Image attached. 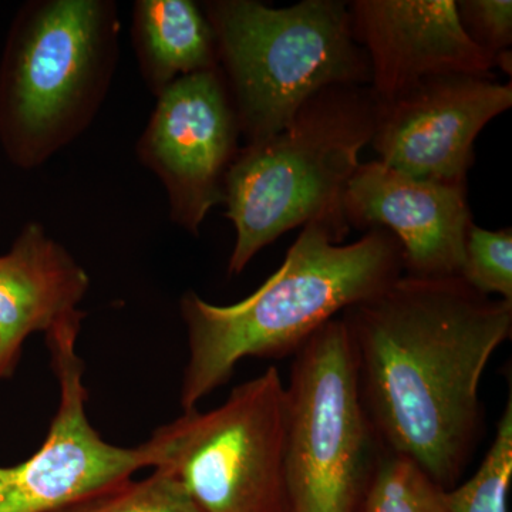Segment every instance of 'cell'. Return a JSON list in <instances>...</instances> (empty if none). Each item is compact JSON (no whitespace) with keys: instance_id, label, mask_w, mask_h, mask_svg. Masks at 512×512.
I'll return each instance as SVG.
<instances>
[{"instance_id":"obj_1","label":"cell","mask_w":512,"mask_h":512,"mask_svg":"<svg viewBox=\"0 0 512 512\" xmlns=\"http://www.w3.org/2000/svg\"><path fill=\"white\" fill-rule=\"evenodd\" d=\"M339 318L382 450L456 487L483 431L481 377L511 338L512 302L461 276L402 275Z\"/></svg>"},{"instance_id":"obj_2","label":"cell","mask_w":512,"mask_h":512,"mask_svg":"<svg viewBox=\"0 0 512 512\" xmlns=\"http://www.w3.org/2000/svg\"><path fill=\"white\" fill-rule=\"evenodd\" d=\"M349 228L323 220L303 225L281 268L244 301L221 306L194 291L181 296L190 349L184 412L228 383L241 360L295 355L330 320L404 275L402 248L390 232L369 229L343 244Z\"/></svg>"},{"instance_id":"obj_3","label":"cell","mask_w":512,"mask_h":512,"mask_svg":"<svg viewBox=\"0 0 512 512\" xmlns=\"http://www.w3.org/2000/svg\"><path fill=\"white\" fill-rule=\"evenodd\" d=\"M377 111L369 86H330L284 130L239 148L224 181L225 217L237 232L229 275L241 274L289 229L318 220L349 225L343 202L360 151L372 143Z\"/></svg>"},{"instance_id":"obj_4","label":"cell","mask_w":512,"mask_h":512,"mask_svg":"<svg viewBox=\"0 0 512 512\" xmlns=\"http://www.w3.org/2000/svg\"><path fill=\"white\" fill-rule=\"evenodd\" d=\"M113 0H30L20 6L0 60V146L35 170L96 119L119 59Z\"/></svg>"},{"instance_id":"obj_5","label":"cell","mask_w":512,"mask_h":512,"mask_svg":"<svg viewBox=\"0 0 512 512\" xmlns=\"http://www.w3.org/2000/svg\"><path fill=\"white\" fill-rule=\"evenodd\" d=\"M218 63L248 143L284 130L306 101L338 84L370 86L349 3L303 0L272 8L256 0L202 3Z\"/></svg>"},{"instance_id":"obj_6","label":"cell","mask_w":512,"mask_h":512,"mask_svg":"<svg viewBox=\"0 0 512 512\" xmlns=\"http://www.w3.org/2000/svg\"><path fill=\"white\" fill-rule=\"evenodd\" d=\"M286 386L275 366L238 384L221 406L184 412L150 437L153 470L201 512H288Z\"/></svg>"},{"instance_id":"obj_7","label":"cell","mask_w":512,"mask_h":512,"mask_svg":"<svg viewBox=\"0 0 512 512\" xmlns=\"http://www.w3.org/2000/svg\"><path fill=\"white\" fill-rule=\"evenodd\" d=\"M286 402L288 512H356L383 450L360 400L342 319L293 355Z\"/></svg>"},{"instance_id":"obj_8","label":"cell","mask_w":512,"mask_h":512,"mask_svg":"<svg viewBox=\"0 0 512 512\" xmlns=\"http://www.w3.org/2000/svg\"><path fill=\"white\" fill-rule=\"evenodd\" d=\"M82 322L46 333L59 406L45 441L22 463L0 467V512H53L84 495L154 466V447L109 443L87 416L84 363L76 345Z\"/></svg>"},{"instance_id":"obj_9","label":"cell","mask_w":512,"mask_h":512,"mask_svg":"<svg viewBox=\"0 0 512 512\" xmlns=\"http://www.w3.org/2000/svg\"><path fill=\"white\" fill-rule=\"evenodd\" d=\"M241 136L220 69L175 80L160 96L138 161L163 183L175 225L198 237L212 208L224 204V181Z\"/></svg>"},{"instance_id":"obj_10","label":"cell","mask_w":512,"mask_h":512,"mask_svg":"<svg viewBox=\"0 0 512 512\" xmlns=\"http://www.w3.org/2000/svg\"><path fill=\"white\" fill-rule=\"evenodd\" d=\"M512 106L511 83L493 77H436L379 103L372 146L379 161L421 180L467 183L474 143Z\"/></svg>"},{"instance_id":"obj_11","label":"cell","mask_w":512,"mask_h":512,"mask_svg":"<svg viewBox=\"0 0 512 512\" xmlns=\"http://www.w3.org/2000/svg\"><path fill=\"white\" fill-rule=\"evenodd\" d=\"M349 12L379 103L436 77H493L497 64L468 37L456 0H355Z\"/></svg>"},{"instance_id":"obj_12","label":"cell","mask_w":512,"mask_h":512,"mask_svg":"<svg viewBox=\"0 0 512 512\" xmlns=\"http://www.w3.org/2000/svg\"><path fill=\"white\" fill-rule=\"evenodd\" d=\"M343 210L349 225L384 229L397 239L404 275L460 276L473 224L467 183L421 180L370 161L350 180Z\"/></svg>"},{"instance_id":"obj_13","label":"cell","mask_w":512,"mask_h":512,"mask_svg":"<svg viewBox=\"0 0 512 512\" xmlns=\"http://www.w3.org/2000/svg\"><path fill=\"white\" fill-rule=\"evenodd\" d=\"M89 288L86 269L40 222H28L0 255V379L15 375L30 335L83 322Z\"/></svg>"},{"instance_id":"obj_14","label":"cell","mask_w":512,"mask_h":512,"mask_svg":"<svg viewBox=\"0 0 512 512\" xmlns=\"http://www.w3.org/2000/svg\"><path fill=\"white\" fill-rule=\"evenodd\" d=\"M131 36L141 77L156 97L181 77L220 69L214 30L192 0H137Z\"/></svg>"},{"instance_id":"obj_15","label":"cell","mask_w":512,"mask_h":512,"mask_svg":"<svg viewBox=\"0 0 512 512\" xmlns=\"http://www.w3.org/2000/svg\"><path fill=\"white\" fill-rule=\"evenodd\" d=\"M444 494L412 461L383 451L356 512H448Z\"/></svg>"},{"instance_id":"obj_16","label":"cell","mask_w":512,"mask_h":512,"mask_svg":"<svg viewBox=\"0 0 512 512\" xmlns=\"http://www.w3.org/2000/svg\"><path fill=\"white\" fill-rule=\"evenodd\" d=\"M512 483V396L476 474L446 491L448 512H508Z\"/></svg>"},{"instance_id":"obj_17","label":"cell","mask_w":512,"mask_h":512,"mask_svg":"<svg viewBox=\"0 0 512 512\" xmlns=\"http://www.w3.org/2000/svg\"><path fill=\"white\" fill-rule=\"evenodd\" d=\"M53 512H201L173 477L161 470L84 495Z\"/></svg>"},{"instance_id":"obj_18","label":"cell","mask_w":512,"mask_h":512,"mask_svg":"<svg viewBox=\"0 0 512 512\" xmlns=\"http://www.w3.org/2000/svg\"><path fill=\"white\" fill-rule=\"evenodd\" d=\"M460 276L487 296L512 302V231L468 228Z\"/></svg>"},{"instance_id":"obj_19","label":"cell","mask_w":512,"mask_h":512,"mask_svg":"<svg viewBox=\"0 0 512 512\" xmlns=\"http://www.w3.org/2000/svg\"><path fill=\"white\" fill-rule=\"evenodd\" d=\"M457 12L468 37L497 64L512 43L511 0H461Z\"/></svg>"}]
</instances>
